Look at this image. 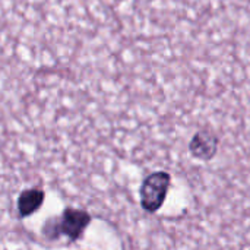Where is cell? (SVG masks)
I'll return each instance as SVG.
<instances>
[{"label":"cell","instance_id":"cell-1","mask_svg":"<svg viewBox=\"0 0 250 250\" xmlns=\"http://www.w3.org/2000/svg\"><path fill=\"white\" fill-rule=\"evenodd\" d=\"M92 217L85 209L66 208L59 217L50 218L42 226V236L47 240H59L60 237H67L69 242H76L82 239L85 230L91 224Z\"/></svg>","mask_w":250,"mask_h":250},{"label":"cell","instance_id":"cell-2","mask_svg":"<svg viewBox=\"0 0 250 250\" xmlns=\"http://www.w3.org/2000/svg\"><path fill=\"white\" fill-rule=\"evenodd\" d=\"M171 186V176L167 171H154L148 174L139 188L141 207L148 214H155L164 205L168 189Z\"/></svg>","mask_w":250,"mask_h":250},{"label":"cell","instance_id":"cell-3","mask_svg":"<svg viewBox=\"0 0 250 250\" xmlns=\"http://www.w3.org/2000/svg\"><path fill=\"white\" fill-rule=\"evenodd\" d=\"M218 136L211 129L198 130L189 142V151L193 158L201 161H211L218 152Z\"/></svg>","mask_w":250,"mask_h":250},{"label":"cell","instance_id":"cell-4","mask_svg":"<svg viewBox=\"0 0 250 250\" xmlns=\"http://www.w3.org/2000/svg\"><path fill=\"white\" fill-rule=\"evenodd\" d=\"M45 199V193L41 189H25L21 192L18 198V214L21 218H28L34 212H37Z\"/></svg>","mask_w":250,"mask_h":250}]
</instances>
